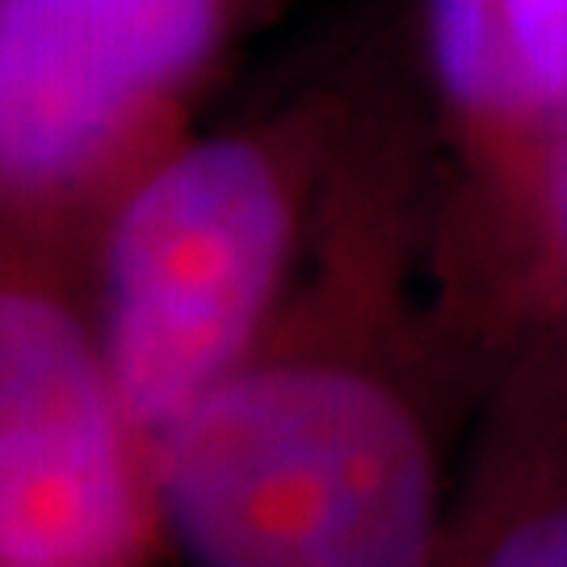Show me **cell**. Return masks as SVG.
<instances>
[{
  "instance_id": "6da1fadb",
  "label": "cell",
  "mask_w": 567,
  "mask_h": 567,
  "mask_svg": "<svg viewBox=\"0 0 567 567\" xmlns=\"http://www.w3.org/2000/svg\"><path fill=\"white\" fill-rule=\"evenodd\" d=\"M454 475L425 400L341 358L240 362L156 433L198 567H429Z\"/></svg>"
},
{
  "instance_id": "7a4b0ae2",
  "label": "cell",
  "mask_w": 567,
  "mask_h": 567,
  "mask_svg": "<svg viewBox=\"0 0 567 567\" xmlns=\"http://www.w3.org/2000/svg\"><path fill=\"white\" fill-rule=\"evenodd\" d=\"M295 210L261 147H185L131 194L110 240L105 365L161 433L248 358L278 295Z\"/></svg>"
},
{
  "instance_id": "3957f363",
  "label": "cell",
  "mask_w": 567,
  "mask_h": 567,
  "mask_svg": "<svg viewBox=\"0 0 567 567\" xmlns=\"http://www.w3.org/2000/svg\"><path fill=\"white\" fill-rule=\"evenodd\" d=\"M114 379L63 307L0 290V567H118L135 508Z\"/></svg>"
},
{
  "instance_id": "277c9868",
  "label": "cell",
  "mask_w": 567,
  "mask_h": 567,
  "mask_svg": "<svg viewBox=\"0 0 567 567\" xmlns=\"http://www.w3.org/2000/svg\"><path fill=\"white\" fill-rule=\"evenodd\" d=\"M215 34L219 0H0V189L76 177Z\"/></svg>"
},
{
  "instance_id": "5b68a950",
  "label": "cell",
  "mask_w": 567,
  "mask_h": 567,
  "mask_svg": "<svg viewBox=\"0 0 567 567\" xmlns=\"http://www.w3.org/2000/svg\"><path fill=\"white\" fill-rule=\"evenodd\" d=\"M429 567H567V344L534 353L487 404Z\"/></svg>"
},
{
  "instance_id": "8992f818",
  "label": "cell",
  "mask_w": 567,
  "mask_h": 567,
  "mask_svg": "<svg viewBox=\"0 0 567 567\" xmlns=\"http://www.w3.org/2000/svg\"><path fill=\"white\" fill-rule=\"evenodd\" d=\"M437 81L484 122H529L567 102V0H429Z\"/></svg>"
},
{
  "instance_id": "52a82bcc",
  "label": "cell",
  "mask_w": 567,
  "mask_h": 567,
  "mask_svg": "<svg viewBox=\"0 0 567 567\" xmlns=\"http://www.w3.org/2000/svg\"><path fill=\"white\" fill-rule=\"evenodd\" d=\"M538 257H543L547 303L555 307L559 320H567V140L550 164L543 203H538Z\"/></svg>"
}]
</instances>
